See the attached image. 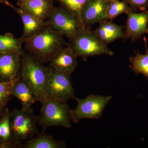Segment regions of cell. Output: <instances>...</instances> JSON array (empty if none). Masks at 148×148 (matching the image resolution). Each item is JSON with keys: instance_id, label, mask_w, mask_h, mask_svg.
Listing matches in <instances>:
<instances>
[{"instance_id": "cell-1", "label": "cell", "mask_w": 148, "mask_h": 148, "mask_svg": "<svg viewBox=\"0 0 148 148\" xmlns=\"http://www.w3.org/2000/svg\"><path fill=\"white\" fill-rule=\"evenodd\" d=\"M28 53L43 64L49 63L66 44L64 36L45 26L32 37L24 40Z\"/></svg>"}, {"instance_id": "cell-2", "label": "cell", "mask_w": 148, "mask_h": 148, "mask_svg": "<svg viewBox=\"0 0 148 148\" xmlns=\"http://www.w3.org/2000/svg\"><path fill=\"white\" fill-rule=\"evenodd\" d=\"M49 67L24 51L21 56V78L31 88L37 101L46 98V87Z\"/></svg>"}, {"instance_id": "cell-3", "label": "cell", "mask_w": 148, "mask_h": 148, "mask_svg": "<svg viewBox=\"0 0 148 148\" xmlns=\"http://www.w3.org/2000/svg\"><path fill=\"white\" fill-rule=\"evenodd\" d=\"M40 103L42 108L38 124L43 129L53 126L72 127V110L67 102L47 98Z\"/></svg>"}, {"instance_id": "cell-4", "label": "cell", "mask_w": 148, "mask_h": 148, "mask_svg": "<svg viewBox=\"0 0 148 148\" xmlns=\"http://www.w3.org/2000/svg\"><path fill=\"white\" fill-rule=\"evenodd\" d=\"M69 45L77 57L86 60L91 56L106 54L113 56V52L103 42L94 31L90 28L81 27L78 32L70 39Z\"/></svg>"}, {"instance_id": "cell-5", "label": "cell", "mask_w": 148, "mask_h": 148, "mask_svg": "<svg viewBox=\"0 0 148 148\" xmlns=\"http://www.w3.org/2000/svg\"><path fill=\"white\" fill-rule=\"evenodd\" d=\"M11 128L14 140L21 145L31 140L39 133L37 129L38 117L33 109L19 110L14 108L11 112Z\"/></svg>"}, {"instance_id": "cell-6", "label": "cell", "mask_w": 148, "mask_h": 148, "mask_svg": "<svg viewBox=\"0 0 148 148\" xmlns=\"http://www.w3.org/2000/svg\"><path fill=\"white\" fill-rule=\"evenodd\" d=\"M112 96L92 94L85 98L75 100L77 102L76 108L72 110V121L77 123L82 119H98L103 114L104 109Z\"/></svg>"}, {"instance_id": "cell-7", "label": "cell", "mask_w": 148, "mask_h": 148, "mask_svg": "<svg viewBox=\"0 0 148 148\" xmlns=\"http://www.w3.org/2000/svg\"><path fill=\"white\" fill-rule=\"evenodd\" d=\"M49 67V74L46 87V98L66 102L70 99H75L76 97L71 76L65 75L53 67Z\"/></svg>"}, {"instance_id": "cell-8", "label": "cell", "mask_w": 148, "mask_h": 148, "mask_svg": "<svg viewBox=\"0 0 148 148\" xmlns=\"http://www.w3.org/2000/svg\"><path fill=\"white\" fill-rule=\"evenodd\" d=\"M45 26L65 36L70 39L77 34L81 27H85L74 14L60 6L55 7Z\"/></svg>"}, {"instance_id": "cell-9", "label": "cell", "mask_w": 148, "mask_h": 148, "mask_svg": "<svg viewBox=\"0 0 148 148\" xmlns=\"http://www.w3.org/2000/svg\"><path fill=\"white\" fill-rule=\"evenodd\" d=\"M23 51L0 53V82L12 81L21 76Z\"/></svg>"}, {"instance_id": "cell-10", "label": "cell", "mask_w": 148, "mask_h": 148, "mask_svg": "<svg viewBox=\"0 0 148 148\" xmlns=\"http://www.w3.org/2000/svg\"><path fill=\"white\" fill-rule=\"evenodd\" d=\"M125 39L136 41L143 35L148 33V11L137 13L130 9L127 13Z\"/></svg>"}, {"instance_id": "cell-11", "label": "cell", "mask_w": 148, "mask_h": 148, "mask_svg": "<svg viewBox=\"0 0 148 148\" xmlns=\"http://www.w3.org/2000/svg\"><path fill=\"white\" fill-rule=\"evenodd\" d=\"M77 56L69 45L61 49L49 62L53 67L67 75L71 76L78 65Z\"/></svg>"}, {"instance_id": "cell-12", "label": "cell", "mask_w": 148, "mask_h": 148, "mask_svg": "<svg viewBox=\"0 0 148 148\" xmlns=\"http://www.w3.org/2000/svg\"><path fill=\"white\" fill-rule=\"evenodd\" d=\"M108 3L105 0L88 1L82 13V20L85 27L90 28L95 23L107 19L106 11Z\"/></svg>"}, {"instance_id": "cell-13", "label": "cell", "mask_w": 148, "mask_h": 148, "mask_svg": "<svg viewBox=\"0 0 148 148\" xmlns=\"http://www.w3.org/2000/svg\"><path fill=\"white\" fill-rule=\"evenodd\" d=\"M16 4L21 9L42 21L49 18L54 7L53 0H26Z\"/></svg>"}, {"instance_id": "cell-14", "label": "cell", "mask_w": 148, "mask_h": 148, "mask_svg": "<svg viewBox=\"0 0 148 148\" xmlns=\"http://www.w3.org/2000/svg\"><path fill=\"white\" fill-rule=\"evenodd\" d=\"M99 23V26L94 32L107 45L118 39H125L122 26L114 23L109 19L103 20Z\"/></svg>"}, {"instance_id": "cell-15", "label": "cell", "mask_w": 148, "mask_h": 148, "mask_svg": "<svg viewBox=\"0 0 148 148\" xmlns=\"http://www.w3.org/2000/svg\"><path fill=\"white\" fill-rule=\"evenodd\" d=\"M5 3L10 7L20 16L24 24V30L21 38L24 40L32 37L45 26V21H40L32 14L26 12L20 8H16L8 1Z\"/></svg>"}, {"instance_id": "cell-16", "label": "cell", "mask_w": 148, "mask_h": 148, "mask_svg": "<svg viewBox=\"0 0 148 148\" xmlns=\"http://www.w3.org/2000/svg\"><path fill=\"white\" fill-rule=\"evenodd\" d=\"M11 94L20 101L23 110L31 108L32 105L38 101L31 88L21 77L18 78L14 84Z\"/></svg>"}, {"instance_id": "cell-17", "label": "cell", "mask_w": 148, "mask_h": 148, "mask_svg": "<svg viewBox=\"0 0 148 148\" xmlns=\"http://www.w3.org/2000/svg\"><path fill=\"white\" fill-rule=\"evenodd\" d=\"M66 143L63 140H56L53 136L44 132L39 133L31 140L22 143L21 148H64Z\"/></svg>"}, {"instance_id": "cell-18", "label": "cell", "mask_w": 148, "mask_h": 148, "mask_svg": "<svg viewBox=\"0 0 148 148\" xmlns=\"http://www.w3.org/2000/svg\"><path fill=\"white\" fill-rule=\"evenodd\" d=\"M146 53L141 54L138 51L135 52L134 56L130 58V63L131 64V69L135 74H143L148 80V49L147 40L144 38Z\"/></svg>"}, {"instance_id": "cell-19", "label": "cell", "mask_w": 148, "mask_h": 148, "mask_svg": "<svg viewBox=\"0 0 148 148\" xmlns=\"http://www.w3.org/2000/svg\"><path fill=\"white\" fill-rule=\"evenodd\" d=\"M10 118L11 112L5 107L0 114V140L7 143H16L21 148V145L14 140L11 128Z\"/></svg>"}, {"instance_id": "cell-20", "label": "cell", "mask_w": 148, "mask_h": 148, "mask_svg": "<svg viewBox=\"0 0 148 148\" xmlns=\"http://www.w3.org/2000/svg\"><path fill=\"white\" fill-rule=\"evenodd\" d=\"M23 43L24 41L21 38H16L11 33L0 34V53L10 51H23Z\"/></svg>"}, {"instance_id": "cell-21", "label": "cell", "mask_w": 148, "mask_h": 148, "mask_svg": "<svg viewBox=\"0 0 148 148\" xmlns=\"http://www.w3.org/2000/svg\"><path fill=\"white\" fill-rule=\"evenodd\" d=\"M130 8L126 2L123 0L112 1L108 3L106 11V16L107 19L112 20L114 18L123 13L127 14Z\"/></svg>"}, {"instance_id": "cell-22", "label": "cell", "mask_w": 148, "mask_h": 148, "mask_svg": "<svg viewBox=\"0 0 148 148\" xmlns=\"http://www.w3.org/2000/svg\"><path fill=\"white\" fill-rule=\"evenodd\" d=\"M88 1V0H57L58 2L60 3L61 7L76 16L80 22L83 25L82 20V13L84 8Z\"/></svg>"}, {"instance_id": "cell-23", "label": "cell", "mask_w": 148, "mask_h": 148, "mask_svg": "<svg viewBox=\"0 0 148 148\" xmlns=\"http://www.w3.org/2000/svg\"><path fill=\"white\" fill-rule=\"evenodd\" d=\"M17 78L8 82H0V106L1 107H6L8 102L10 100L14 84Z\"/></svg>"}, {"instance_id": "cell-24", "label": "cell", "mask_w": 148, "mask_h": 148, "mask_svg": "<svg viewBox=\"0 0 148 148\" xmlns=\"http://www.w3.org/2000/svg\"><path fill=\"white\" fill-rule=\"evenodd\" d=\"M130 8L136 12L138 9L142 11L148 8V0H124Z\"/></svg>"}, {"instance_id": "cell-25", "label": "cell", "mask_w": 148, "mask_h": 148, "mask_svg": "<svg viewBox=\"0 0 148 148\" xmlns=\"http://www.w3.org/2000/svg\"><path fill=\"white\" fill-rule=\"evenodd\" d=\"M20 148L18 145L16 143H7L0 140V148Z\"/></svg>"}, {"instance_id": "cell-26", "label": "cell", "mask_w": 148, "mask_h": 148, "mask_svg": "<svg viewBox=\"0 0 148 148\" xmlns=\"http://www.w3.org/2000/svg\"><path fill=\"white\" fill-rule=\"evenodd\" d=\"M7 1H8V0H0V3H5Z\"/></svg>"}, {"instance_id": "cell-27", "label": "cell", "mask_w": 148, "mask_h": 148, "mask_svg": "<svg viewBox=\"0 0 148 148\" xmlns=\"http://www.w3.org/2000/svg\"><path fill=\"white\" fill-rule=\"evenodd\" d=\"M5 107H1V106H0V114H1V113L3 109Z\"/></svg>"}, {"instance_id": "cell-28", "label": "cell", "mask_w": 148, "mask_h": 148, "mask_svg": "<svg viewBox=\"0 0 148 148\" xmlns=\"http://www.w3.org/2000/svg\"><path fill=\"white\" fill-rule=\"evenodd\" d=\"M107 2L109 3L112 1H116V0H105Z\"/></svg>"}, {"instance_id": "cell-29", "label": "cell", "mask_w": 148, "mask_h": 148, "mask_svg": "<svg viewBox=\"0 0 148 148\" xmlns=\"http://www.w3.org/2000/svg\"><path fill=\"white\" fill-rule=\"evenodd\" d=\"M17 3H21V2L24 1H26V0H17Z\"/></svg>"}]
</instances>
